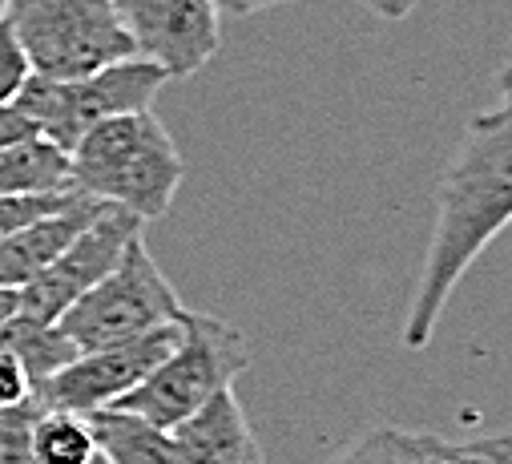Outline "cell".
Segmentation results:
<instances>
[{"label": "cell", "instance_id": "cell-27", "mask_svg": "<svg viewBox=\"0 0 512 464\" xmlns=\"http://www.w3.org/2000/svg\"><path fill=\"white\" fill-rule=\"evenodd\" d=\"M5 9H9V0H0V17H5Z\"/></svg>", "mask_w": 512, "mask_h": 464}, {"label": "cell", "instance_id": "cell-20", "mask_svg": "<svg viewBox=\"0 0 512 464\" xmlns=\"http://www.w3.org/2000/svg\"><path fill=\"white\" fill-rule=\"evenodd\" d=\"M33 138H41V130L33 126L29 113H25L17 101L0 105V150H13V146L33 142Z\"/></svg>", "mask_w": 512, "mask_h": 464}, {"label": "cell", "instance_id": "cell-18", "mask_svg": "<svg viewBox=\"0 0 512 464\" xmlns=\"http://www.w3.org/2000/svg\"><path fill=\"white\" fill-rule=\"evenodd\" d=\"M29 77H33V65H29V57H25L13 25L0 17V105L17 101L21 89L29 85Z\"/></svg>", "mask_w": 512, "mask_h": 464}, {"label": "cell", "instance_id": "cell-22", "mask_svg": "<svg viewBox=\"0 0 512 464\" xmlns=\"http://www.w3.org/2000/svg\"><path fill=\"white\" fill-rule=\"evenodd\" d=\"M363 5H367L375 17H383V21H404V17L416 13L420 0H363Z\"/></svg>", "mask_w": 512, "mask_h": 464}, {"label": "cell", "instance_id": "cell-3", "mask_svg": "<svg viewBox=\"0 0 512 464\" xmlns=\"http://www.w3.org/2000/svg\"><path fill=\"white\" fill-rule=\"evenodd\" d=\"M178 327L182 335L166 360L113 408H125L158 428H178L218 392L234 388V380L250 364L242 331L206 311H182Z\"/></svg>", "mask_w": 512, "mask_h": 464}, {"label": "cell", "instance_id": "cell-12", "mask_svg": "<svg viewBox=\"0 0 512 464\" xmlns=\"http://www.w3.org/2000/svg\"><path fill=\"white\" fill-rule=\"evenodd\" d=\"M89 428H93L97 452L109 464H182V452L170 428H158L125 408L89 412Z\"/></svg>", "mask_w": 512, "mask_h": 464}, {"label": "cell", "instance_id": "cell-13", "mask_svg": "<svg viewBox=\"0 0 512 464\" xmlns=\"http://www.w3.org/2000/svg\"><path fill=\"white\" fill-rule=\"evenodd\" d=\"M0 347L21 360L33 392H41L61 368H69L81 356L77 343L57 323H29V319H17V315L5 323V331H0Z\"/></svg>", "mask_w": 512, "mask_h": 464}, {"label": "cell", "instance_id": "cell-21", "mask_svg": "<svg viewBox=\"0 0 512 464\" xmlns=\"http://www.w3.org/2000/svg\"><path fill=\"white\" fill-rule=\"evenodd\" d=\"M279 5H291V0H214L218 17H259L267 9H279Z\"/></svg>", "mask_w": 512, "mask_h": 464}, {"label": "cell", "instance_id": "cell-25", "mask_svg": "<svg viewBox=\"0 0 512 464\" xmlns=\"http://www.w3.org/2000/svg\"><path fill=\"white\" fill-rule=\"evenodd\" d=\"M500 464H512V436L504 440V460H500Z\"/></svg>", "mask_w": 512, "mask_h": 464}, {"label": "cell", "instance_id": "cell-19", "mask_svg": "<svg viewBox=\"0 0 512 464\" xmlns=\"http://www.w3.org/2000/svg\"><path fill=\"white\" fill-rule=\"evenodd\" d=\"M29 396H37V392H33V384H29L21 360L0 347V408H17V404H25Z\"/></svg>", "mask_w": 512, "mask_h": 464}, {"label": "cell", "instance_id": "cell-24", "mask_svg": "<svg viewBox=\"0 0 512 464\" xmlns=\"http://www.w3.org/2000/svg\"><path fill=\"white\" fill-rule=\"evenodd\" d=\"M500 89H504V105H512V57H508V65L500 69Z\"/></svg>", "mask_w": 512, "mask_h": 464}, {"label": "cell", "instance_id": "cell-1", "mask_svg": "<svg viewBox=\"0 0 512 464\" xmlns=\"http://www.w3.org/2000/svg\"><path fill=\"white\" fill-rule=\"evenodd\" d=\"M512 226V105H496L472 118L436 190V222L424 271L404 315L400 339L408 352H424L436 323L456 295L460 279Z\"/></svg>", "mask_w": 512, "mask_h": 464}, {"label": "cell", "instance_id": "cell-8", "mask_svg": "<svg viewBox=\"0 0 512 464\" xmlns=\"http://www.w3.org/2000/svg\"><path fill=\"white\" fill-rule=\"evenodd\" d=\"M178 335H182V327L170 323V327L146 331L138 339H125V343H109V347L81 352L69 368H61L37 392V400L45 408H61V412H77V416L113 408L117 400L130 396L166 360V352L178 343Z\"/></svg>", "mask_w": 512, "mask_h": 464}, {"label": "cell", "instance_id": "cell-2", "mask_svg": "<svg viewBox=\"0 0 512 464\" xmlns=\"http://www.w3.org/2000/svg\"><path fill=\"white\" fill-rule=\"evenodd\" d=\"M182 178L186 162L154 109L105 118L69 150V186L77 194L121 206L142 222L170 214Z\"/></svg>", "mask_w": 512, "mask_h": 464}, {"label": "cell", "instance_id": "cell-6", "mask_svg": "<svg viewBox=\"0 0 512 464\" xmlns=\"http://www.w3.org/2000/svg\"><path fill=\"white\" fill-rule=\"evenodd\" d=\"M182 311L186 307H182L178 291L170 287V279L146 251V239L138 235L125 247L121 263L101 283H93L57 319V327L77 343V352H93V347L125 343L146 331L170 327L182 319Z\"/></svg>", "mask_w": 512, "mask_h": 464}, {"label": "cell", "instance_id": "cell-5", "mask_svg": "<svg viewBox=\"0 0 512 464\" xmlns=\"http://www.w3.org/2000/svg\"><path fill=\"white\" fill-rule=\"evenodd\" d=\"M166 81H170L166 69H158L154 61L125 57L89 77H73V81H53V77L33 73L29 85L21 89L17 105L33 118V126L41 130L45 142H53L69 154L97 122L117 118V113L154 109V97Z\"/></svg>", "mask_w": 512, "mask_h": 464}, {"label": "cell", "instance_id": "cell-10", "mask_svg": "<svg viewBox=\"0 0 512 464\" xmlns=\"http://www.w3.org/2000/svg\"><path fill=\"white\" fill-rule=\"evenodd\" d=\"M101 210L97 198L77 194L73 202H65L61 210L29 222L25 230H17L13 239L0 243V287L21 291L25 283H33L41 271H49L61 251L81 235V230L93 222V214Z\"/></svg>", "mask_w": 512, "mask_h": 464}, {"label": "cell", "instance_id": "cell-4", "mask_svg": "<svg viewBox=\"0 0 512 464\" xmlns=\"http://www.w3.org/2000/svg\"><path fill=\"white\" fill-rule=\"evenodd\" d=\"M5 21L13 25L37 77L73 81L113 61L138 57L113 0H9Z\"/></svg>", "mask_w": 512, "mask_h": 464}, {"label": "cell", "instance_id": "cell-9", "mask_svg": "<svg viewBox=\"0 0 512 464\" xmlns=\"http://www.w3.org/2000/svg\"><path fill=\"white\" fill-rule=\"evenodd\" d=\"M138 57L166 69V77H194L222 45V17L214 0H113Z\"/></svg>", "mask_w": 512, "mask_h": 464}, {"label": "cell", "instance_id": "cell-17", "mask_svg": "<svg viewBox=\"0 0 512 464\" xmlns=\"http://www.w3.org/2000/svg\"><path fill=\"white\" fill-rule=\"evenodd\" d=\"M77 190H53V194H0V243L13 239L17 230H25L29 222L61 210L65 202H73Z\"/></svg>", "mask_w": 512, "mask_h": 464}, {"label": "cell", "instance_id": "cell-15", "mask_svg": "<svg viewBox=\"0 0 512 464\" xmlns=\"http://www.w3.org/2000/svg\"><path fill=\"white\" fill-rule=\"evenodd\" d=\"M97 456V440L89 416L45 408L33 424V464H89Z\"/></svg>", "mask_w": 512, "mask_h": 464}, {"label": "cell", "instance_id": "cell-11", "mask_svg": "<svg viewBox=\"0 0 512 464\" xmlns=\"http://www.w3.org/2000/svg\"><path fill=\"white\" fill-rule=\"evenodd\" d=\"M182 452V464H267L234 388L218 392L190 420L170 428Z\"/></svg>", "mask_w": 512, "mask_h": 464}, {"label": "cell", "instance_id": "cell-16", "mask_svg": "<svg viewBox=\"0 0 512 464\" xmlns=\"http://www.w3.org/2000/svg\"><path fill=\"white\" fill-rule=\"evenodd\" d=\"M432 448H436L432 436H408L396 428H379V432L355 440L331 464H424L432 456Z\"/></svg>", "mask_w": 512, "mask_h": 464}, {"label": "cell", "instance_id": "cell-7", "mask_svg": "<svg viewBox=\"0 0 512 464\" xmlns=\"http://www.w3.org/2000/svg\"><path fill=\"white\" fill-rule=\"evenodd\" d=\"M142 230H146V222L138 214L101 202L93 222L61 251V259L17 291V319L57 323L93 283H101L121 263L125 247H130Z\"/></svg>", "mask_w": 512, "mask_h": 464}, {"label": "cell", "instance_id": "cell-23", "mask_svg": "<svg viewBox=\"0 0 512 464\" xmlns=\"http://www.w3.org/2000/svg\"><path fill=\"white\" fill-rule=\"evenodd\" d=\"M17 315V291L13 287H0V331H5V323Z\"/></svg>", "mask_w": 512, "mask_h": 464}, {"label": "cell", "instance_id": "cell-14", "mask_svg": "<svg viewBox=\"0 0 512 464\" xmlns=\"http://www.w3.org/2000/svg\"><path fill=\"white\" fill-rule=\"evenodd\" d=\"M69 186V154L45 138L0 150V194H53Z\"/></svg>", "mask_w": 512, "mask_h": 464}, {"label": "cell", "instance_id": "cell-26", "mask_svg": "<svg viewBox=\"0 0 512 464\" xmlns=\"http://www.w3.org/2000/svg\"><path fill=\"white\" fill-rule=\"evenodd\" d=\"M89 464H109V460H105V456H101V452H97V456H93V460H89Z\"/></svg>", "mask_w": 512, "mask_h": 464}]
</instances>
